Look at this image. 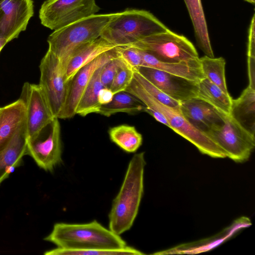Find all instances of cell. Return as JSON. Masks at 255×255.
Listing matches in <instances>:
<instances>
[{
  "label": "cell",
  "instance_id": "obj_1",
  "mask_svg": "<svg viewBox=\"0 0 255 255\" xmlns=\"http://www.w3.org/2000/svg\"><path fill=\"white\" fill-rule=\"evenodd\" d=\"M144 152L130 159L120 190L109 215V229L118 235L129 230L138 213L143 193Z\"/></svg>",
  "mask_w": 255,
  "mask_h": 255
},
{
  "label": "cell",
  "instance_id": "obj_2",
  "mask_svg": "<svg viewBox=\"0 0 255 255\" xmlns=\"http://www.w3.org/2000/svg\"><path fill=\"white\" fill-rule=\"evenodd\" d=\"M44 240L65 249H120L126 242L96 220L84 224L57 223Z\"/></svg>",
  "mask_w": 255,
  "mask_h": 255
},
{
  "label": "cell",
  "instance_id": "obj_3",
  "mask_svg": "<svg viewBox=\"0 0 255 255\" xmlns=\"http://www.w3.org/2000/svg\"><path fill=\"white\" fill-rule=\"evenodd\" d=\"M168 29L150 12L128 9L114 13L100 37L116 47L130 46L144 37Z\"/></svg>",
  "mask_w": 255,
  "mask_h": 255
},
{
  "label": "cell",
  "instance_id": "obj_4",
  "mask_svg": "<svg viewBox=\"0 0 255 255\" xmlns=\"http://www.w3.org/2000/svg\"><path fill=\"white\" fill-rule=\"evenodd\" d=\"M139 99L146 107L161 113L169 128L195 146L202 153L214 158L226 157L224 151L205 133L192 126L181 114L180 108L166 106L151 96L134 78L125 91Z\"/></svg>",
  "mask_w": 255,
  "mask_h": 255
},
{
  "label": "cell",
  "instance_id": "obj_5",
  "mask_svg": "<svg viewBox=\"0 0 255 255\" xmlns=\"http://www.w3.org/2000/svg\"><path fill=\"white\" fill-rule=\"evenodd\" d=\"M114 13L95 14L55 30L48 37V49L59 59L65 72L72 52L100 37Z\"/></svg>",
  "mask_w": 255,
  "mask_h": 255
},
{
  "label": "cell",
  "instance_id": "obj_6",
  "mask_svg": "<svg viewBox=\"0 0 255 255\" xmlns=\"http://www.w3.org/2000/svg\"><path fill=\"white\" fill-rule=\"evenodd\" d=\"M130 46L145 51L165 62H193L200 58L191 41L169 29L144 37Z\"/></svg>",
  "mask_w": 255,
  "mask_h": 255
},
{
  "label": "cell",
  "instance_id": "obj_7",
  "mask_svg": "<svg viewBox=\"0 0 255 255\" xmlns=\"http://www.w3.org/2000/svg\"><path fill=\"white\" fill-rule=\"evenodd\" d=\"M206 134L224 151L226 156L238 163L247 161L255 147V135L243 128L230 115L223 124Z\"/></svg>",
  "mask_w": 255,
  "mask_h": 255
},
{
  "label": "cell",
  "instance_id": "obj_8",
  "mask_svg": "<svg viewBox=\"0 0 255 255\" xmlns=\"http://www.w3.org/2000/svg\"><path fill=\"white\" fill-rule=\"evenodd\" d=\"M100 9L95 0H47L39 17L43 25L55 30L95 14Z\"/></svg>",
  "mask_w": 255,
  "mask_h": 255
},
{
  "label": "cell",
  "instance_id": "obj_9",
  "mask_svg": "<svg viewBox=\"0 0 255 255\" xmlns=\"http://www.w3.org/2000/svg\"><path fill=\"white\" fill-rule=\"evenodd\" d=\"M40 86L54 117L59 119L68 97L69 82L58 58L50 51L41 60Z\"/></svg>",
  "mask_w": 255,
  "mask_h": 255
},
{
  "label": "cell",
  "instance_id": "obj_10",
  "mask_svg": "<svg viewBox=\"0 0 255 255\" xmlns=\"http://www.w3.org/2000/svg\"><path fill=\"white\" fill-rule=\"evenodd\" d=\"M54 118L32 137L27 138L26 155L46 171H52L62 160L60 125Z\"/></svg>",
  "mask_w": 255,
  "mask_h": 255
},
{
  "label": "cell",
  "instance_id": "obj_11",
  "mask_svg": "<svg viewBox=\"0 0 255 255\" xmlns=\"http://www.w3.org/2000/svg\"><path fill=\"white\" fill-rule=\"evenodd\" d=\"M19 99L26 111L27 138L37 133L54 118L39 85L26 82Z\"/></svg>",
  "mask_w": 255,
  "mask_h": 255
},
{
  "label": "cell",
  "instance_id": "obj_12",
  "mask_svg": "<svg viewBox=\"0 0 255 255\" xmlns=\"http://www.w3.org/2000/svg\"><path fill=\"white\" fill-rule=\"evenodd\" d=\"M33 13L32 0H0V38L9 42L17 38Z\"/></svg>",
  "mask_w": 255,
  "mask_h": 255
},
{
  "label": "cell",
  "instance_id": "obj_13",
  "mask_svg": "<svg viewBox=\"0 0 255 255\" xmlns=\"http://www.w3.org/2000/svg\"><path fill=\"white\" fill-rule=\"evenodd\" d=\"M118 56V48L115 47L79 69L69 82L68 97L59 119H70L76 115L78 105L94 73L109 60Z\"/></svg>",
  "mask_w": 255,
  "mask_h": 255
},
{
  "label": "cell",
  "instance_id": "obj_14",
  "mask_svg": "<svg viewBox=\"0 0 255 255\" xmlns=\"http://www.w3.org/2000/svg\"><path fill=\"white\" fill-rule=\"evenodd\" d=\"M134 70L180 103L197 97V82L153 68L140 66Z\"/></svg>",
  "mask_w": 255,
  "mask_h": 255
},
{
  "label": "cell",
  "instance_id": "obj_15",
  "mask_svg": "<svg viewBox=\"0 0 255 255\" xmlns=\"http://www.w3.org/2000/svg\"><path fill=\"white\" fill-rule=\"evenodd\" d=\"M180 110L192 126L206 134L212 128L222 125L226 115L197 98L181 102Z\"/></svg>",
  "mask_w": 255,
  "mask_h": 255
},
{
  "label": "cell",
  "instance_id": "obj_16",
  "mask_svg": "<svg viewBox=\"0 0 255 255\" xmlns=\"http://www.w3.org/2000/svg\"><path fill=\"white\" fill-rule=\"evenodd\" d=\"M26 119L17 129L8 144L0 152V184L22 163L26 155Z\"/></svg>",
  "mask_w": 255,
  "mask_h": 255
},
{
  "label": "cell",
  "instance_id": "obj_17",
  "mask_svg": "<svg viewBox=\"0 0 255 255\" xmlns=\"http://www.w3.org/2000/svg\"><path fill=\"white\" fill-rule=\"evenodd\" d=\"M139 50L142 57L141 66L160 70L197 83L205 78L200 58L199 60L193 62H165L158 60L145 51Z\"/></svg>",
  "mask_w": 255,
  "mask_h": 255
},
{
  "label": "cell",
  "instance_id": "obj_18",
  "mask_svg": "<svg viewBox=\"0 0 255 255\" xmlns=\"http://www.w3.org/2000/svg\"><path fill=\"white\" fill-rule=\"evenodd\" d=\"M115 47L101 37L78 47L69 58L65 71L66 81L70 82L80 69Z\"/></svg>",
  "mask_w": 255,
  "mask_h": 255
},
{
  "label": "cell",
  "instance_id": "obj_19",
  "mask_svg": "<svg viewBox=\"0 0 255 255\" xmlns=\"http://www.w3.org/2000/svg\"><path fill=\"white\" fill-rule=\"evenodd\" d=\"M25 119V106L20 99L2 107L0 114V152L8 144Z\"/></svg>",
  "mask_w": 255,
  "mask_h": 255
},
{
  "label": "cell",
  "instance_id": "obj_20",
  "mask_svg": "<svg viewBox=\"0 0 255 255\" xmlns=\"http://www.w3.org/2000/svg\"><path fill=\"white\" fill-rule=\"evenodd\" d=\"M230 115L255 135V89L248 86L237 99L232 100Z\"/></svg>",
  "mask_w": 255,
  "mask_h": 255
},
{
  "label": "cell",
  "instance_id": "obj_21",
  "mask_svg": "<svg viewBox=\"0 0 255 255\" xmlns=\"http://www.w3.org/2000/svg\"><path fill=\"white\" fill-rule=\"evenodd\" d=\"M194 27L197 44L205 55L214 57L201 0H184Z\"/></svg>",
  "mask_w": 255,
  "mask_h": 255
},
{
  "label": "cell",
  "instance_id": "obj_22",
  "mask_svg": "<svg viewBox=\"0 0 255 255\" xmlns=\"http://www.w3.org/2000/svg\"><path fill=\"white\" fill-rule=\"evenodd\" d=\"M197 98L209 104L220 112L230 115L233 99L208 79L198 83Z\"/></svg>",
  "mask_w": 255,
  "mask_h": 255
},
{
  "label": "cell",
  "instance_id": "obj_23",
  "mask_svg": "<svg viewBox=\"0 0 255 255\" xmlns=\"http://www.w3.org/2000/svg\"><path fill=\"white\" fill-rule=\"evenodd\" d=\"M145 108L135 96L122 91L115 94L110 102L102 105L98 114L107 117L120 112L135 114L144 112Z\"/></svg>",
  "mask_w": 255,
  "mask_h": 255
},
{
  "label": "cell",
  "instance_id": "obj_24",
  "mask_svg": "<svg viewBox=\"0 0 255 255\" xmlns=\"http://www.w3.org/2000/svg\"><path fill=\"white\" fill-rule=\"evenodd\" d=\"M102 67L92 75L78 105L76 114L85 117L92 113L98 114L101 106L98 100L99 93L104 87L101 80Z\"/></svg>",
  "mask_w": 255,
  "mask_h": 255
},
{
  "label": "cell",
  "instance_id": "obj_25",
  "mask_svg": "<svg viewBox=\"0 0 255 255\" xmlns=\"http://www.w3.org/2000/svg\"><path fill=\"white\" fill-rule=\"evenodd\" d=\"M110 139L127 152H135L142 142V135L134 126L121 125L109 130Z\"/></svg>",
  "mask_w": 255,
  "mask_h": 255
},
{
  "label": "cell",
  "instance_id": "obj_26",
  "mask_svg": "<svg viewBox=\"0 0 255 255\" xmlns=\"http://www.w3.org/2000/svg\"><path fill=\"white\" fill-rule=\"evenodd\" d=\"M200 66L205 78L229 94L225 79L226 61L223 57H210L206 55L200 58Z\"/></svg>",
  "mask_w": 255,
  "mask_h": 255
},
{
  "label": "cell",
  "instance_id": "obj_27",
  "mask_svg": "<svg viewBox=\"0 0 255 255\" xmlns=\"http://www.w3.org/2000/svg\"><path fill=\"white\" fill-rule=\"evenodd\" d=\"M144 254L134 248L127 246L120 249H65L56 248L46 251L45 255H141Z\"/></svg>",
  "mask_w": 255,
  "mask_h": 255
},
{
  "label": "cell",
  "instance_id": "obj_28",
  "mask_svg": "<svg viewBox=\"0 0 255 255\" xmlns=\"http://www.w3.org/2000/svg\"><path fill=\"white\" fill-rule=\"evenodd\" d=\"M133 78L147 92L160 103L171 107L180 108V102L167 96L136 70H134Z\"/></svg>",
  "mask_w": 255,
  "mask_h": 255
},
{
  "label": "cell",
  "instance_id": "obj_29",
  "mask_svg": "<svg viewBox=\"0 0 255 255\" xmlns=\"http://www.w3.org/2000/svg\"><path fill=\"white\" fill-rule=\"evenodd\" d=\"M134 72V70L124 61L110 88L114 94L126 90L133 80Z\"/></svg>",
  "mask_w": 255,
  "mask_h": 255
},
{
  "label": "cell",
  "instance_id": "obj_30",
  "mask_svg": "<svg viewBox=\"0 0 255 255\" xmlns=\"http://www.w3.org/2000/svg\"><path fill=\"white\" fill-rule=\"evenodd\" d=\"M124 60L119 56L104 64L101 69V80L105 88L110 89L114 78Z\"/></svg>",
  "mask_w": 255,
  "mask_h": 255
},
{
  "label": "cell",
  "instance_id": "obj_31",
  "mask_svg": "<svg viewBox=\"0 0 255 255\" xmlns=\"http://www.w3.org/2000/svg\"><path fill=\"white\" fill-rule=\"evenodd\" d=\"M119 57L134 70L140 67L142 57L139 49L132 46H118Z\"/></svg>",
  "mask_w": 255,
  "mask_h": 255
},
{
  "label": "cell",
  "instance_id": "obj_32",
  "mask_svg": "<svg viewBox=\"0 0 255 255\" xmlns=\"http://www.w3.org/2000/svg\"><path fill=\"white\" fill-rule=\"evenodd\" d=\"M255 16L253 15L249 29L248 59L255 60Z\"/></svg>",
  "mask_w": 255,
  "mask_h": 255
},
{
  "label": "cell",
  "instance_id": "obj_33",
  "mask_svg": "<svg viewBox=\"0 0 255 255\" xmlns=\"http://www.w3.org/2000/svg\"><path fill=\"white\" fill-rule=\"evenodd\" d=\"M114 95L110 89L103 88L99 93L98 100L99 103L102 105L110 102Z\"/></svg>",
  "mask_w": 255,
  "mask_h": 255
},
{
  "label": "cell",
  "instance_id": "obj_34",
  "mask_svg": "<svg viewBox=\"0 0 255 255\" xmlns=\"http://www.w3.org/2000/svg\"><path fill=\"white\" fill-rule=\"evenodd\" d=\"M146 107V106H145ZM145 112L152 116L157 121L169 128L168 122L166 117L160 112L154 110L146 107Z\"/></svg>",
  "mask_w": 255,
  "mask_h": 255
},
{
  "label": "cell",
  "instance_id": "obj_35",
  "mask_svg": "<svg viewBox=\"0 0 255 255\" xmlns=\"http://www.w3.org/2000/svg\"><path fill=\"white\" fill-rule=\"evenodd\" d=\"M8 42L5 39L0 38V52L4 45Z\"/></svg>",
  "mask_w": 255,
  "mask_h": 255
},
{
  "label": "cell",
  "instance_id": "obj_36",
  "mask_svg": "<svg viewBox=\"0 0 255 255\" xmlns=\"http://www.w3.org/2000/svg\"><path fill=\"white\" fill-rule=\"evenodd\" d=\"M245 0L249 3H252V4H254L255 1V0Z\"/></svg>",
  "mask_w": 255,
  "mask_h": 255
},
{
  "label": "cell",
  "instance_id": "obj_37",
  "mask_svg": "<svg viewBox=\"0 0 255 255\" xmlns=\"http://www.w3.org/2000/svg\"><path fill=\"white\" fill-rule=\"evenodd\" d=\"M2 109V107H0V114L1 112Z\"/></svg>",
  "mask_w": 255,
  "mask_h": 255
}]
</instances>
